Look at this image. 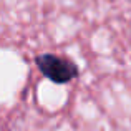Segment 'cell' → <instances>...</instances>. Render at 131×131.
I'll list each match as a JSON object with an SVG mask.
<instances>
[{
	"mask_svg": "<svg viewBox=\"0 0 131 131\" xmlns=\"http://www.w3.org/2000/svg\"><path fill=\"white\" fill-rule=\"evenodd\" d=\"M37 68L45 78L57 85H65L78 77L80 70L71 60L58 57L55 53H42L35 58Z\"/></svg>",
	"mask_w": 131,
	"mask_h": 131,
	"instance_id": "cell-1",
	"label": "cell"
}]
</instances>
